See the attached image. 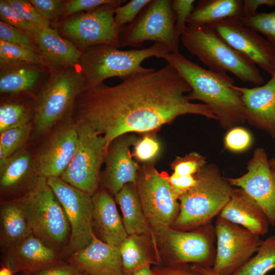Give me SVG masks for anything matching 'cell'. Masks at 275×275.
Segmentation results:
<instances>
[{"instance_id":"1","label":"cell","mask_w":275,"mask_h":275,"mask_svg":"<svg viewBox=\"0 0 275 275\" xmlns=\"http://www.w3.org/2000/svg\"><path fill=\"white\" fill-rule=\"evenodd\" d=\"M191 90L168 64L158 70L148 68L129 75L116 86L103 83L85 88L77 97L70 118L102 135L107 149L120 136L152 132L182 115L216 120L208 106L188 99L186 93Z\"/></svg>"},{"instance_id":"2","label":"cell","mask_w":275,"mask_h":275,"mask_svg":"<svg viewBox=\"0 0 275 275\" xmlns=\"http://www.w3.org/2000/svg\"><path fill=\"white\" fill-rule=\"evenodd\" d=\"M164 59L190 87L188 99L201 101L208 106L223 128H229L245 121L240 93L234 88V80L227 73L202 67L180 52H170Z\"/></svg>"},{"instance_id":"3","label":"cell","mask_w":275,"mask_h":275,"mask_svg":"<svg viewBox=\"0 0 275 275\" xmlns=\"http://www.w3.org/2000/svg\"><path fill=\"white\" fill-rule=\"evenodd\" d=\"M171 52L166 45L154 42L141 49L120 50L106 44L91 46L83 51L79 66L85 80V88L103 84L107 78L118 77L121 80L129 75L146 71L142 66L151 57L163 58Z\"/></svg>"},{"instance_id":"4","label":"cell","mask_w":275,"mask_h":275,"mask_svg":"<svg viewBox=\"0 0 275 275\" xmlns=\"http://www.w3.org/2000/svg\"><path fill=\"white\" fill-rule=\"evenodd\" d=\"M180 42L210 70L230 72L243 82L257 86L264 82L257 66L222 40L208 25H187Z\"/></svg>"},{"instance_id":"5","label":"cell","mask_w":275,"mask_h":275,"mask_svg":"<svg viewBox=\"0 0 275 275\" xmlns=\"http://www.w3.org/2000/svg\"><path fill=\"white\" fill-rule=\"evenodd\" d=\"M85 88L79 66L51 68L35 95L33 120L37 133H47L69 117L77 97Z\"/></svg>"},{"instance_id":"6","label":"cell","mask_w":275,"mask_h":275,"mask_svg":"<svg viewBox=\"0 0 275 275\" xmlns=\"http://www.w3.org/2000/svg\"><path fill=\"white\" fill-rule=\"evenodd\" d=\"M196 184L180 196V210L174 223L181 228L208 224L230 199L233 187L214 165L204 166L195 175Z\"/></svg>"},{"instance_id":"7","label":"cell","mask_w":275,"mask_h":275,"mask_svg":"<svg viewBox=\"0 0 275 275\" xmlns=\"http://www.w3.org/2000/svg\"><path fill=\"white\" fill-rule=\"evenodd\" d=\"M18 201L34 235L50 248L65 242L71 231L70 226L47 178L39 176Z\"/></svg>"},{"instance_id":"8","label":"cell","mask_w":275,"mask_h":275,"mask_svg":"<svg viewBox=\"0 0 275 275\" xmlns=\"http://www.w3.org/2000/svg\"><path fill=\"white\" fill-rule=\"evenodd\" d=\"M169 176L159 173L151 164L140 166L136 180L141 203L146 218L159 236H164L180 210L178 197Z\"/></svg>"},{"instance_id":"9","label":"cell","mask_w":275,"mask_h":275,"mask_svg":"<svg viewBox=\"0 0 275 275\" xmlns=\"http://www.w3.org/2000/svg\"><path fill=\"white\" fill-rule=\"evenodd\" d=\"M175 23L171 0H151L131 23L120 29V47H140L152 41L179 53L180 41L175 35Z\"/></svg>"},{"instance_id":"10","label":"cell","mask_w":275,"mask_h":275,"mask_svg":"<svg viewBox=\"0 0 275 275\" xmlns=\"http://www.w3.org/2000/svg\"><path fill=\"white\" fill-rule=\"evenodd\" d=\"M125 2L116 0L93 10L69 16L61 23L60 31L81 51L100 44L119 48L120 29L115 23L114 9Z\"/></svg>"},{"instance_id":"11","label":"cell","mask_w":275,"mask_h":275,"mask_svg":"<svg viewBox=\"0 0 275 275\" xmlns=\"http://www.w3.org/2000/svg\"><path fill=\"white\" fill-rule=\"evenodd\" d=\"M75 124L78 133L77 150L68 167L60 177L93 196L98 188L100 168L107 150L106 142L102 135L88 126Z\"/></svg>"},{"instance_id":"12","label":"cell","mask_w":275,"mask_h":275,"mask_svg":"<svg viewBox=\"0 0 275 275\" xmlns=\"http://www.w3.org/2000/svg\"><path fill=\"white\" fill-rule=\"evenodd\" d=\"M214 232L217 248L212 267L223 275H233L257 252L262 241L260 236L220 216Z\"/></svg>"},{"instance_id":"13","label":"cell","mask_w":275,"mask_h":275,"mask_svg":"<svg viewBox=\"0 0 275 275\" xmlns=\"http://www.w3.org/2000/svg\"><path fill=\"white\" fill-rule=\"evenodd\" d=\"M62 205L69 221L71 236L69 248L77 251L91 242L93 204L91 195L67 183L60 177L47 179Z\"/></svg>"},{"instance_id":"14","label":"cell","mask_w":275,"mask_h":275,"mask_svg":"<svg viewBox=\"0 0 275 275\" xmlns=\"http://www.w3.org/2000/svg\"><path fill=\"white\" fill-rule=\"evenodd\" d=\"M207 25L232 48L270 75L275 72L274 48L239 18H227Z\"/></svg>"},{"instance_id":"15","label":"cell","mask_w":275,"mask_h":275,"mask_svg":"<svg viewBox=\"0 0 275 275\" xmlns=\"http://www.w3.org/2000/svg\"><path fill=\"white\" fill-rule=\"evenodd\" d=\"M77 145L76 125L69 116L53 129L38 151L35 167L39 176L60 177L72 160Z\"/></svg>"},{"instance_id":"16","label":"cell","mask_w":275,"mask_h":275,"mask_svg":"<svg viewBox=\"0 0 275 275\" xmlns=\"http://www.w3.org/2000/svg\"><path fill=\"white\" fill-rule=\"evenodd\" d=\"M247 172L238 178H226L231 186L243 189L260 206L269 224L275 227V184L264 149H256Z\"/></svg>"},{"instance_id":"17","label":"cell","mask_w":275,"mask_h":275,"mask_svg":"<svg viewBox=\"0 0 275 275\" xmlns=\"http://www.w3.org/2000/svg\"><path fill=\"white\" fill-rule=\"evenodd\" d=\"M136 139L126 134L115 139L108 147L104 160V183L115 196L127 184L136 185L140 166L133 159L130 149Z\"/></svg>"},{"instance_id":"18","label":"cell","mask_w":275,"mask_h":275,"mask_svg":"<svg viewBox=\"0 0 275 275\" xmlns=\"http://www.w3.org/2000/svg\"><path fill=\"white\" fill-rule=\"evenodd\" d=\"M244 107L245 121L275 139V72L265 84L253 88L235 85Z\"/></svg>"},{"instance_id":"19","label":"cell","mask_w":275,"mask_h":275,"mask_svg":"<svg viewBox=\"0 0 275 275\" xmlns=\"http://www.w3.org/2000/svg\"><path fill=\"white\" fill-rule=\"evenodd\" d=\"M71 264L88 275H124L119 247L109 244L94 234L87 246L73 255Z\"/></svg>"},{"instance_id":"20","label":"cell","mask_w":275,"mask_h":275,"mask_svg":"<svg viewBox=\"0 0 275 275\" xmlns=\"http://www.w3.org/2000/svg\"><path fill=\"white\" fill-rule=\"evenodd\" d=\"M175 262L202 266L213 265L212 235L199 232H183L169 228L165 234Z\"/></svg>"},{"instance_id":"21","label":"cell","mask_w":275,"mask_h":275,"mask_svg":"<svg viewBox=\"0 0 275 275\" xmlns=\"http://www.w3.org/2000/svg\"><path fill=\"white\" fill-rule=\"evenodd\" d=\"M50 68L40 64L0 61V93L18 95L37 92L47 78Z\"/></svg>"},{"instance_id":"22","label":"cell","mask_w":275,"mask_h":275,"mask_svg":"<svg viewBox=\"0 0 275 275\" xmlns=\"http://www.w3.org/2000/svg\"><path fill=\"white\" fill-rule=\"evenodd\" d=\"M28 36L50 68L79 66L82 51L71 41L62 37L57 30L35 26Z\"/></svg>"},{"instance_id":"23","label":"cell","mask_w":275,"mask_h":275,"mask_svg":"<svg viewBox=\"0 0 275 275\" xmlns=\"http://www.w3.org/2000/svg\"><path fill=\"white\" fill-rule=\"evenodd\" d=\"M219 216L262 236L267 233L269 223L260 206L243 189L234 188Z\"/></svg>"},{"instance_id":"24","label":"cell","mask_w":275,"mask_h":275,"mask_svg":"<svg viewBox=\"0 0 275 275\" xmlns=\"http://www.w3.org/2000/svg\"><path fill=\"white\" fill-rule=\"evenodd\" d=\"M93 222L105 242L119 247L128 235L118 212L115 203L105 191L92 196Z\"/></svg>"},{"instance_id":"25","label":"cell","mask_w":275,"mask_h":275,"mask_svg":"<svg viewBox=\"0 0 275 275\" xmlns=\"http://www.w3.org/2000/svg\"><path fill=\"white\" fill-rule=\"evenodd\" d=\"M17 253L12 270L30 274L51 266L56 262L53 249L33 234L16 245Z\"/></svg>"},{"instance_id":"26","label":"cell","mask_w":275,"mask_h":275,"mask_svg":"<svg viewBox=\"0 0 275 275\" xmlns=\"http://www.w3.org/2000/svg\"><path fill=\"white\" fill-rule=\"evenodd\" d=\"M242 10V0H200L188 17L187 25H207L227 18H240Z\"/></svg>"},{"instance_id":"27","label":"cell","mask_w":275,"mask_h":275,"mask_svg":"<svg viewBox=\"0 0 275 275\" xmlns=\"http://www.w3.org/2000/svg\"><path fill=\"white\" fill-rule=\"evenodd\" d=\"M123 214V223L128 235L149 232L148 222L144 213L136 186L126 184L116 195Z\"/></svg>"},{"instance_id":"28","label":"cell","mask_w":275,"mask_h":275,"mask_svg":"<svg viewBox=\"0 0 275 275\" xmlns=\"http://www.w3.org/2000/svg\"><path fill=\"white\" fill-rule=\"evenodd\" d=\"M1 221L3 235L9 245L16 246L33 234L19 201L6 203L3 206Z\"/></svg>"},{"instance_id":"29","label":"cell","mask_w":275,"mask_h":275,"mask_svg":"<svg viewBox=\"0 0 275 275\" xmlns=\"http://www.w3.org/2000/svg\"><path fill=\"white\" fill-rule=\"evenodd\" d=\"M32 158L25 150L18 151L10 157L0 160V184L3 189L14 187L30 172Z\"/></svg>"},{"instance_id":"30","label":"cell","mask_w":275,"mask_h":275,"mask_svg":"<svg viewBox=\"0 0 275 275\" xmlns=\"http://www.w3.org/2000/svg\"><path fill=\"white\" fill-rule=\"evenodd\" d=\"M11 99L1 100L0 132L8 129L26 124L34 118L35 101L31 103L11 95Z\"/></svg>"},{"instance_id":"31","label":"cell","mask_w":275,"mask_h":275,"mask_svg":"<svg viewBox=\"0 0 275 275\" xmlns=\"http://www.w3.org/2000/svg\"><path fill=\"white\" fill-rule=\"evenodd\" d=\"M256 253L233 275H265L275 269V235L262 240Z\"/></svg>"},{"instance_id":"32","label":"cell","mask_w":275,"mask_h":275,"mask_svg":"<svg viewBox=\"0 0 275 275\" xmlns=\"http://www.w3.org/2000/svg\"><path fill=\"white\" fill-rule=\"evenodd\" d=\"M124 275H130L142 266L154 261L145 252L138 235H128L119 246Z\"/></svg>"},{"instance_id":"33","label":"cell","mask_w":275,"mask_h":275,"mask_svg":"<svg viewBox=\"0 0 275 275\" xmlns=\"http://www.w3.org/2000/svg\"><path fill=\"white\" fill-rule=\"evenodd\" d=\"M32 130V122L0 132V160L16 152L26 142Z\"/></svg>"},{"instance_id":"34","label":"cell","mask_w":275,"mask_h":275,"mask_svg":"<svg viewBox=\"0 0 275 275\" xmlns=\"http://www.w3.org/2000/svg\"><path fill=\"white\" fill-rule=\"evenodd\" d=\"M0 61H15L49 66L45 59L32 50L0 40Z\"/></svg>"},{"instance_id":"35","label":"cell","mask_w":275,"mask_h":275,"mask_svg":"<svg viewBox=\"0 0 275 275\" xmlns=\"http://www.w3.org/2000/svg\"><path fill=\"white\" fill-rule=\"evenodd\" d=\"M239 19L245 25L264 35L275 49V10L270 13H257Z\"/></svg>"},{"instance_id":"36","label":"cell","mask_w":275,"mask_h":275,"mask_svg":"<svg viewBox=\"0 0 275 275\" xmlns=\"http://www.w3.org/2000/svg\"><path fill=\"white\" fill-rule=\"evenodd\" d=\"M206 165L204 157L194 152L183 157H177L172 162L173 174L178 176L195 175Z\"/></svg>"},{"instance_id":"37","label":"cell","mask_w":275,"mask_h":275,"mask_svg":"<svg viewBox=\"0 0 275 275\" xmlns=\"http://www.w3.org/2000/svg\"><path fill=\"white\" fill-rule=\"evenodd\" d=\"M24 21L41 29L50 28V23L43 18L34 7L26 0H6Z\"/></svg>"},{"instance_id":"38","label":"cell","mask_w":275,"mask_h":275,"mask_svg":"<svg viewBox=\"0 0 275 275\" xmlns=\"http://www.w3.org/2000/svg\"><path fill=\"white\" fill-rule=\"evenodd\" d=\"M132 156L138 161L149 163L158 155L160 146L159 142L153 136L145 134L141 138L137 139L134 144Z\"/></svg>"},{"instance_id":"39","label":"cell","mask_w":275,"mask_h":275,"mask_svg":"<svg viewBox=\"0 0 275 275\" xmlns=\"http://www.w3.org/2000/svg\"><path fill=\"white\" fill-rule=\"evenodd\" d=\"M151 0H131L114 9V20L120 29L131 23Z\"/></svg>"},{"instance_id":"40","label":"cell","mask_w":275,"mask_h":275,"mask_svg":"<svg viewBox=\"0 0 275 275\" xmlns=\"http://www.w3.org/2000/svg\"><path fill=\"white\" fill-rule=\"evenodd\" d=\"M0 40L26 48L41 54L35 42L25 33L1 21Z\"/></svg>"},{"instance_id":"41","label":"cell","mask_w":275,"mask_h":275,"mask_svg":"<svg viewBox=\"0 0 275 275\" xmlns=\"http://www.w3.org/2000/svg\"><path fill=\"white\" fill-rule=\"evenodd\" d=\"M195 0H171L172 8L175 15V30L176 38L180 37L187 26V21L193 11Z\"/></svg>"},{"instance_id":"42","label":"cell","mask_w":275,"mask_h":275,"mask_svg":"<svg viewBox=\"0 0 275 275\" xmlns=\"http://www.w3.org/2000/svg\"><path fill=\"white\" fill-rule=\"evenodd\" d=\"M252 143L251 133L241 127L231 128L224 138L225 147L233 152H239L248 149Z\"/></svg>"},{"instance_id":"43","label":"cell","mask_w":275,"mask_h":275,"mask_svg":"<svg viewBox=\"0 0 275 275\" xmlns=\"http://www.w3.org/2000/svg\"><path fill=\"white\" fill-rule=\"evenodd\" d=\"M40 15L49 22L63 18L65 1L29 0Z\"/></svg>"},{"instance_id":"44","label":"cell","mask_w":275,"mask_h":275,"mask_svg":"<svg viewBox=\"0 0 275 275\" xmlns=\"http://www.w3.org/2000/svg\"><path fill=\"white\" fill-rule=\"evenodd\" d=\"M0 18L1 21L18 29L28 36L35 27L22 19L6 0H0Z\"/></svg>"},{"instance_id":"45","label":"cell","mask_w":275,"mask_h":275,"mask_svg":"<svg viewBox=\"0 0 275 275\" xmlns=\"http://www.w3.org/2000/svg\"><path fill=\"white\" fill-rule=\"evenodd\" d=\"M116 0H69L65 1L63 17L71 16L79 12H88L103 5L111 4Z\"/></svg>"},{"instance_id":"46","label":"cell","mask_w":275,"mask_h":275,"mask_svg":"<svg viewBox=\"0 0 275 275\" xmlns=\"http://www.w3.org/2000/svg\"><path fill=\"white\" fill-rule=\"evenodd\" d=\"M169 181L178 198L187 193L194 186L197 180L195 176H178L172 174L168 178Z\"/></svg>"},{"instance_id":"47","label":"cell","mask_w":275,"mask_h":275,"mask_svg":"<svg viewBox=\"0 0 275 275\" xmlns=\"http://www.w3.org/2000/svg\"><path fill=\"white\" fill-rule=\"evenodd\" d=\"M261 6L275 8V0H244L243 1V15L249 17L257 13V10Z\"/></svg>"},{"instance_id":"48","label":"cell","mask_w":275,"mask_h":275,"mask_svg":"<svg viewBox=\"0 0 275 275\" xmlns=\"http://www.w3.org/2000/svg\"><path fill=\"white\" fill-rule=\"evenodd\" d=\"M78 271L72 266H50L28 275H76Z\"/></svg>"},{"instance_id":"49","label":"cell","mask_w":275,"mask_h":275,"mask_svg":"<svg viewBox=\"0 0 275 275\" xmlns=\"http://www.w3.org/2000/svg\"><path fill=\"white\" fill-rule=\"evenodd\" d=\"M152 271L154 275H202L192 266L190 268L182 266L156 268Z\"/></svg>"},{"instance_id":"50","label":"cell","mask_w":275,"mask_h":275,"mask_svg":"<svg viewBox=\"0 0 275 275\" xmlns=\"http://www.w3.org/2000/svg\"><path fill=\"white\" fill-rule=\"evenodd\" d=\"M192 267L202 275H223L217 272L211 266L193 265Z\"/></svg>"},{"instance_id":"51","label":"cell","mask_w":275,"mask_h":275,"mask_svg":"<svg viewBox=\"0 0 275 275\" xmlns=\"http://www.w3.org/2000/svg\"><path fill=\"white\" fill-rule=\"evenodd\" d=\"M130 275H154L149 265H145L136 269Z\"/></svg>"},{"instance_id":"52","label":"cell","mask_w":275,"mask_h":275,"mask_svg":"<svg viewBox=\"0 0 275 275\" xmlns=\"http://www.w3.org/2000/svg\"><path fill=\"white\" fill-rule=\"evenodd\" d=\"M0 275H14L13 271L8 265L3 266L0 270Z\"/></svg>"},{"instance_id":"53","label":"cell","mask_w":275,"mask_h":275,"mask_svg":"<svg viewBox=\"0 0 275 275\" xmlns=\"http://www.w3.org/2000/svg\"><path fill=\"white\" fill-rule=\"evenodd\" d=\"M269 164L271 169L275 168V157L269 160Z\"/></svg>"},{"instance_id":"54","label":"cell","mask_w":275,"mask_h":275,"mask_svg":"<svg viewBox=\"0 0 275 275\" xmlns=\"http://www.w3.org/2000/svg\"><path fill=\"white\" fill-rule=\"evenodd\" d=\"M271 169V173L273 177V179L275 184V168Z\"/></svg>"},{"instance_id":"55","label":"cell","mask_w":275,"mask_h":275,"mask_svg":"<svg viewBox=\"0 0 275 275\" xmlns=\"http://www.w3.org/2000/svg\"><path fill=\"white\" fill-rule=\"evenodd\" d=\"M76 275H88L86 273H81V272H78Z\"/></svg>"},{"instance_id":"56","label":"cell","mask_w":275,"mask_h":275,"mask_svg":"<svg viewBox=\"0 0 275 275\" xmlns=\"http://www.w3.org/2000/svg\"><path fill=\"white\" fill-rule=\"evenodd\" d=\"M24 275H28V274H26V273H25V274H24Z\"/></svg>"}]
</instances>
